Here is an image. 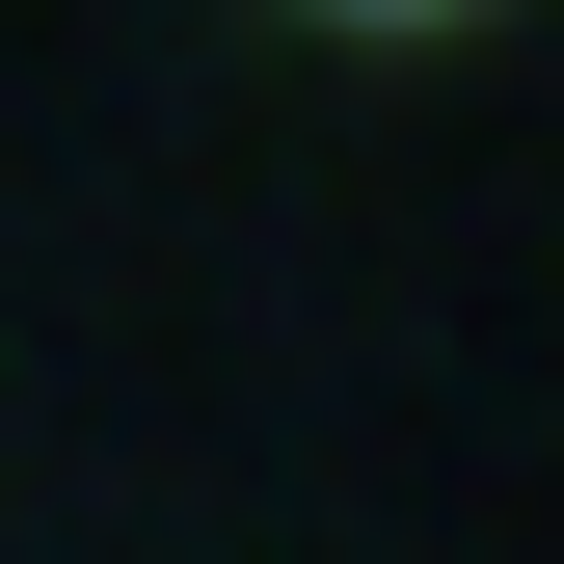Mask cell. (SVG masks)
<instances>
[{
  "label": "cell",
  "mask_w": 564,
  "mask_h": 564,
  "mask_svg": "<svg viewBox=\"0 0 564 564\" xmlns=\"http://www.w3.org/2000/svg\"><path fill=\"white\" fill-rule=\"evenodd\" d=\"M377 28H403V0H377Z\"/></svg>",
  "instance_id": "1"
}]
</instances>
